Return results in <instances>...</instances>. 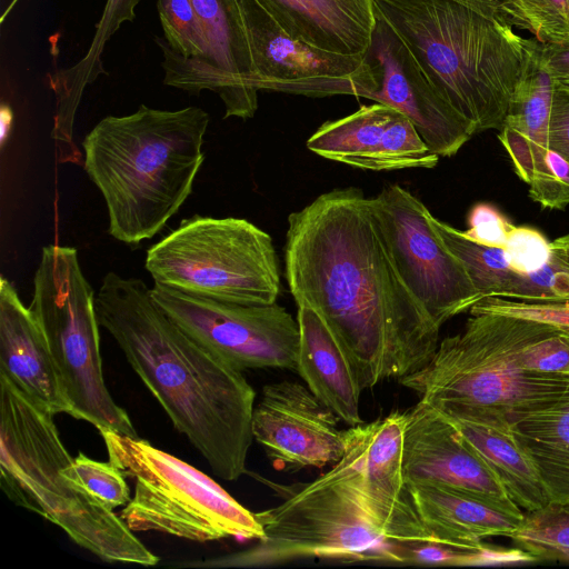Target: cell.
Returning <instances> with one entry per match:
<instances>
[{
	"mask_svg": "<svg viewBox=\"0 0 569 569\" xmlns=\"http://www.w3.org/2000/svg\"><path fill=\"white\" fill-rule=\"evenodd\" d=\"M284 276L349 355L362 390L421 368L439 331L402 281L356 187L323 192L288 217Z\"/></svg>",
	"mask_w": 569,
	"mask_h": 569,
	"instance_id": "obj_1",
	"label": "cell"
},
{
	"mask_svg": "<svg viewBox=\"0 0 569 569\" xmlns=\"http://www.w3.org/2000/svg\"><path fill=\"white\" fill-rule=\"evenodd\" d=\"M96 310L100 327L173 427L217 477L238 480L247 471L256 399L242 371L182 330L140 279L108 272L96 295Z\"/></svg>",
	"mask_w": 569,
	"mask_h": 569,
	"instance_id": "obj_2",
	"label": "cell"
},
{
	"mask_svg": "<svg viewBox=\"0 0 569 569\" xmlns=\"http://www.w3.org/2000/svg\"><path fill=\"white\" fill-rule=\"evenodd\" d=\"M209 114L199 107L139 106L107 116L83 138V169L100 191L108 232L134 246L154 237L188 199L200 167Z\"/></svg>",
	"mask_w": 569,
	"mask_h": 569,
	"instance_id": "obj_3",
	"label": "cell"
},
{
	"mask_svg": "<svg viewBox=\"0 0 569 569\" xmlns=\"http://www.w3.org/2000/svg\"><path fill=\"white\" fill-rule=\"evenodd\" d=\"M445 100L477 132L501 129L530 38L453 0H373Z\"/></svg>",
	"mask_w": 569,
	"mask_h": 569,
	"instance_id": "obj_4",
	"label": "cell"
},
{
	"mask_svg": "<svg viewBox=\"0 0 569 569\" xmlns=\"http://www.w3.org/2000/svg\"><path fill=\"white\" fill-rule=\"evenodd\" d=\"M53 416L0 372V482L8 498L103 561L158 563L121 517L81 485Z\"/></svg>",
	"mask_w": 569,
	"mask_h": 569,
	"instance_id": "obj_5",
	"label": "cell"
},
{
	"mask_svg": "<svg viewBox=\"0 0 569 569\" xmlns=\"http://www.w3.org/2000/svg\"><path fill=\"white\" fill-rule=\"evenodd\" d=\"M537 326L515 316L471 315L423 368L398 380L419 402L446 415H490L512 425L558 401L569 383V375L521 368V348Z\"/></svg>",
	"mask_w": 569,
	"mask_h": 569,
	"instance_id": "obj_6",
	"label": "cell"
},
{
	"mask_svg": "<svg viewBox=\"0 0 569 569\" xmlns=\"http://www.w3.org/2000/svg\"><path fill=\"white\" fill-rule=\"evenodd\" d=\"M256 516L264 535L254 546L179 566L263 568L308 558L398 563L393 541L360 501L355 456L347 443L343 457L328 472Z\"/></svg>",
	"mask_w": 569,
	"mask_h": 569,
	"instance_id": "obj_7",
	"label": "cell"
},
{
	"mask_svg": "<svg viewBox=\"0 0 569 569\" xmlns=\"http://www.w3.org/2000/svg\"><path fill=\"white\" fill-rule=\"evenodd\" d=\"M99 432L109 461L134 479L133 498L120 511L131 531H158L199 542L263 537L256 513L197 468L139 437Z\"/></svg>",
	"mask_w": 569,
	"mask_h": 569,
	"instance_id": "obj_8",
	"label": "cell"
},
{
	"mask_svg": "<svg viewBox=\"0 0 569 569\" xmlns=\"http://www.w3.org/2000/svg\"><path fill=\"white\" fill-rule=\"evenodd\" d=\"M272 238L243 218L193 214L147 251L154 283L208 300L274 303L281 288Z\"/></svg>",
	"mask_w": 569,
	"mask_h": 569,
	"instance_id": "obj_9",
	"label": "cell"
},
{
	"mask_svg": "<svg viewBox=\"0 0 569 569\" xmlns=\"http://www.w3.org/2000/svg\"><path fill=\"white\" fill-rule=\"evenodd\" d=\"M57 368L72 417L100 430L138 437L127 411L111 397L102 371L96 295L76 248H42L29 306Z\"/></svg>",
	"mask_w": 569,
	"mask_h": 569,
	"instance_id": "obj_10",
	"label": "cell"
},
{
	"mask_svg": "<svg viewBox=\"0 0 569 569\" xmlns=\"http://www.w3.org/2000/svg\"><path fill=\"white\" fill-rule=\"evenodd\" d=\"M369 201L398 273L438 329L482 299L432 228L422 201L399 184L385 187Z\"/></svg>",
	"mask_w": 569,
	"mask_h": 569,
	"instance_id": "obj_11",
	"label": "cell"
},
{
	"mask_svg": "<svg viewBox=\"0 0 569 569\" xmlns=\"http://www.w3.org/2000/svg\"><path fill=\"white\" fill-rule=\"evenodd\" d=\"M154 302L190 337L238 370L297 369L298 321L281 306L227 303L154 283Z\"/></svg>",
	"mask_w": 569,
	"mask_h": 569,
	"instance_id": "obj_12",
	"label": "cell"
},
{
	"mask_svg": "<svg viewBox=\"0 0 569 569\" xmlns=\"http://www.w3.org/2000/svg\"><path fill=\"white\" fill-rule=\"evenodd\" d=\"M258 90L371 99L379 74L369 56L343 54L289 34L259 0H239Z\"/></svg>",
	"mask_w": 569,
	"mask_h": 569,
	"instance_id": "obj_13",
	"label": "cell"
},
{
	"mask_svg": "<svg viewBox=\"0 0 569 569\" xmlns=\"http://www.w3.org/2000/svg\"><path fill=\"white\" fill-rule=\"evenodd\" d=\"M207 39L204 54L186 60L174 54L164 38L163 83L190 93L216 92L224 106L223 118L250 119L258 109L257 79L239 0H191Z\"/></svg>",
	"mask_w": 569,
	"mask_h": 569,
	"instance_id": "obj_14",
	"label": "cell"
},
{
	"mask_svg": "<svg viewBox=\"0 0 569 569\" xmlns=\"http://www.w3.org/2000/svg\"><path fill=\"white\" fill-rule=\"evenodd\" d=\"M253 439L277 469L336 465L346 451L338 417L299 382L266 385L254 407Z\"/></svg>",
	"mask_w": 569,
	"mask_h": 569,
	"instance_id": "obj_15",
	"label": "cell"
},
{
	"mask_svg": "<svg viewBox=\"0 0 569 569\" xmlns=\"http://www.w3.org/2000/svg\"><path fill=\"white\" fill-rule=\"evenodd\" d=\"M407 411H393L345 430L351 448L360 501L379 530L392 541H436L423 526L403 470Z\"/></svg>",
	"mask_w": 569,
	"mask_h": 569,
	"instance_id": "obj_16",
	"label": "cell"
},
{
	"mask_svg": "<svg viewBox=\"0 0 569 569\" xmlns=\"http://www.w3.org/2000/svg\"><path fill=\"white\" fill-rule=\"evenodd\" d=\"M368 56L379 74V88L370 100L405 114L438 157L455 156L477 133L473 124L439 93L405 42L378 16Z\"/></svg>",
	"mask_w": 569,
	"mask_h": 569,
	"instance_id": "obj_17",
	"label": "cell"
},
{
	"mask_svg": "<svg viewBox=\"0 0 569 569\" xmlns=\"http://www.w3.org/2000/svg\"><path fill=\"white\" fill-rule=\"evenodd\" d=\"M403 470L407 485L445 486L480 497L509 513L525 515L450 421L421 402L407 411Z\"/></svg>",
	"mask_w": 569,
	"mask_h": 569,
	"instance_id": "obj_18",
	"label": "cell"
},
{
	"mask_svg": "<svg viewBox=\"0 0 569 569\" xmlns=\"http://www.w3.org/2000/svg\"><path fill=\"white\" fill-rule=\"evenodd\" d=\"M0 372L53 415L72 416L48 341L11 282L0 281Z\"/></svg>",
	"mask_w": 569,
	"mask_h": 569,
	"instance_id": "obj_19",
	"label": "cell"
},
{
	"mask_svg": "<svg viewBox=\"0 0 569 569\" xmlns=\"http://www.w3.org/2000/svg\"><path fill=\"white\" fill-rule=\"evenodd\" d=\"M556 80L546 66L541 42L530 38L529 54L513 90L499 140L526 183L540 172L548 150Z\"/></svg>",
	"mask_w": 569,
	"mask_h": 569,
	"instance_id": "obj_20",
	"label": "cell"
},
{
	"mask_svg": "<svg viewBox=\"0 0 569 569\" xmlns=\"http://www.w3.org/2000/svg\"><path fill=\"white\" fill-rule=\"evenodd\" d=\"M297 321L300 340L296 371L338 419L350 427L362 423V388L346 349L313 309L298 306Z\"/></svg>",
	"mask_w": 569,
	"mask_h": 569,
	"instance_id": "obj_21",
	"label": "cell"
},
{
	"mask_svg": "<svg viewBox=\"0 0 569 569\" xmlns=\"http://www.w3.org/2000/svg\"><path fill=\"white\" fill-rule=\"evenodd\" d=\"M292 37L343 54L368 56L377 26L373 0H259Z\"/></svg>",
	"mask_w": 569,
	"mask_h": 569,
	"instance_id": "obj_22",
	"label": "cell"
},
{
	"mask_svg": "<svg viewBox=\"0 0 569 569\" xmlns=\"http://www.w3.org/2000/svg\"><path fill=\"white\" fill-rule=\"evenodd\" d=\"M407 486L423 526L439 542L472 546L488 537H509L525 516L509 513L480 497L445 486Z\"/></svg>",
	"mask_w": 569,
	"mask_h": 569,
	"instance_id": "obj_23",
	"label": "cell"
},
{
	"mask_svg": "<svg viewBox=\"0 0 569 569\" xmlns=\"http://www.w3.org/2000/svg\"><path fill=\"white\" fill-rule=\"evenodd\" d=\"M140 0H107L87 53L73 66L48 76L56 104L51 138L58 163L82 164L83 153L74 141V121L83 92L99 76L107 74L101 56L111 36L136 18Z\"/></svg>",
	"mask_w": 569,
	"mask_h": 569,
	"instance_id": "obj_24",
	"label": "cell"
},
{
	"mask_svg": "<svg viewBox=\"0 0 569 569\" xmlns=\"http://www.w3.org/2000/svg\"><path fill=\"white\" fill-rule=\"evenodd\" d=\"M441 413L485 461L519 508L533 511L550 502L539 472L510 422L490 415Z\"/></svg>",
	"mask_w": 569,
	"mask_h": 569,
	"instance_id": "obj_25",
	"label": "cell"
},
{
	"mask_svg": "<svg viewBox=\"0 0 569 569\" xmlns=\"http://www.w3.org/2000/svg\"><path fill=\"white\" fill-rule=\"evenodd\" d=\"M535 463L550 502L569 506V383L558 401L511 425Z\"/></svg>",
	"mask_w": 569,
	"mask_h": 569,
	"instance_id": "obj_26",
	"label": "cell"
},
{
	"mask_svg": "<svg viewBox=\"0 0 569 569\" xmlns=\"http://www.w3.org/2000/svg\"><path fill=\"white\" fill-rule=\"evenodd\" d=\"M398 110L375 102L322 123L307 140L313 153L351 167L377 171L383 134Z\"/></svg>",
	"mask_w": 569,
	"mask_h": 569,
	"instance_id": "obj_27",
	"label": "cell"
},
{
	"mask_svg": "<svg viewBox=\"0 0 569 569\" xmlns=\"http://www.w3.org/2000/svg\"><path fill=\"white\" fill-rule=\"evenodd\" d=\"M430 222L448 249L462 262L481 298L513 297L521 273L512 269L502 247L479 243L432 213Z\"/></svg>",
	"mask_w": 569,
	"mask_h": 569,
	"instance_id": "obj_28",
	"label": "cell"
},
{
	"mask_svg": "<svg viewBox=\"0 0 569 569\" xmlns=\"http://www.w3.org/2000/svg\"><path fill=\"white\" fill-rule=\"evenodd\" d=\"M398 563L431 566H492L533 562L537 559L520 548H503L479 542L456 546L439 541H393Z\"/></svg>",
	"mask_w": 569,
	"mask_h": 569,
	"instance_id": "obj_29",
	"label": "cell"
},
{
	"mask_svg": "<svg viewBox=\"0 0 569 569\" xmlns=\"http://www.w3.org/2000/svg\"><path fill=\"white\" fill-rule=\"evenodd\" d=\"M509 538L537 560L569 562V506L549 502L527 511Z\"/></svg>",
	"mask_w": 569,
	"mask_h": 569,
	"instance_id": "obj_30",
	"label": "cell"
},
{
	"mask_svg": "<svg viewBox=\"0 0 569 569\" xmlns=\"http://www.w3.org/2000/svg\"><path fill=\"white\" fill-rule=\"evenodd\" d=\"M498 19L541 42L569 41V0H507Z\"/></svg>",
	"mask_w": 569,
	"mask_h": 569,
	"instance_id": "obj_31",
	"label": "cell"
},
{
	"mask_svg": "<svg viewBox=\"0 0 569 569\" xmlns=\"http://www.w3.org/2000/svg\"><path fill=\"white\" fill-rule=\"evenodd\" d=\"M157 8L170 50L186 60L200 59L207 39L191 0H158Z\"/></svg>",
	"mask_w": 569,
	"mask_h": 569,
	"instance_id": "obj_32",
	"label": "cell"
},
{
	"mask_svg": "<svg viewBox=\"0 0 569 569\" xmlns=\"http://www.w3.org/2000/svg\"><path fill=\"white\" fill-rule=\"evenodd\" d=\"M522 369L547 375H569V332L538 321L520 351Z\"/></svg>",
	"mask_w": 569,
	"mask_h": 569,
	"instance_id": "obj_33",
	"label": "cell"
},
{
	"mask_svg": "<svg viewBox=\"0 0 569 569\" xmlns=\"http://www.w3.org/2000/svg\"><path fill=\"white\" fill-rule=\"evenodd\" d=\"M73 467L84 489L107 508L114 510L131 500L126 475L111 461H97L79 452Z\"/></svg>",
	"mask_w": 569,
	"mask_h": 569,
	"instance_id": "obj_34",
	"label": "cell"
},
{
	"mask_svg": "<svg viewBox=\"0 0 569 569\" xmlns=\"http://www.w3.org/2000/svg\"><path fill=\"white\" fill-rule=\"evenodd\" d=\"M476 313H500L532 319L556 326L569 332V301H528L488 297L477 301L469 310Z\"/></svg>",
	"mask_w": 569,
	"mask_h": 569,
	"instance_id": "obj_35",
	"label": "cell"
},
{
	"mask_svg": "<svg viewBox=\"0 0 569 569\" xmlns=\"http://www.w3.org/2000/svg\"><path fill=\"white\" fill-rule=\"evenodd\" d=\"M528 186L530 197L541 207L566 208L569 204V160L550 148L541 171Z\"/></svg>",
	"mask_w": 569,
	"mask_h": 569,
	"instance_id": "obj_36",
	"label": "cell"
},
{
	"mask_svg": "<svg viewBox=\"0 0 569 569\" xmlns=\"http://www.w3.org/2000/svg\"><path fill=\"white\" fill-rule=\"evenodd\" d=\"M503 249L512 269L521 274L537 272L552 258L551 242L531 227L513 226Z\"/></svg>",
	"mask_w": 569,
	"mask_h": 569,
	"instance_id": "obj_37",
	"label": "cell"
},
{
	"mask_svg": "<svg viewBox=\"0 0 569 569\" xmlns=\"http://www.w3.org/2000/svg\"><path fill=\"white\" fill-rule=\"evenodd\" d=\"M511 299L528 301H569V268L556 259L537 272L521 274Z\"/></svg>",
	"mask_w": 569,
	"mask_h": 569,
	"instance_id": "obj_38",
	"label": "cell"
},
{
	"mask_svg": "<svg viewBox=\"0 0 569 569\" xmlns=\"http://www.w3.org/2000/svg\"><path fill=\"white\" fill-rule=\"evenodd\" d=\"M465 233L472 240L492 247H505L513 224L496 207L480 202L472 207Z\"/></svg>",
	"mask_w": 569,
	"mask_h": 569,
	"instance_id": "obj_39",
	"label": "cell"
},
{
	"mask_svg": "<svg viewBox=\"0 0 569 569\" xmlns=\"http://www.w3.org/2000/svg\"><path fill=\"white\" fill-rule=\"evenodd\" d=\"M549 141L550 148L569 160V91L558 83L551 103Z\"/></svg>",
	"mask_w": 569,
	"mask_h": 569,
	"instance_id": "obj_40",
	"label": "cell"
},
{
	"mask_svg": "<svg viewBox=\"0 0 569 569\" xmlns=\"http://www.w3.org/2000/svg\"><path fill=\"white\" fill-rule=\"evenodd\" d=\"M541 42V41H540ZM546 66L558 83L569 82V41L541 42Z\"/></svg>",
	"mask_w": 569,
	"mask_h": 569,
	"instance_id": "obj_41",
	"label": "cell"
},
{
	"mask_svg": "<svg viewBox=\"0 0 569 569\" xmlns=\"http://www.w3.org/2000/svg\"><path fill=\"white\" fill-rule=\"evenodd\" d=\"M460 2L487 17L497 18L507 0H453Z\"/></svg>",
	"mask_w": 569,
	"mask_h": 569,
	"instance_id": "obj_42",
	"label": "cell"
},
{
	"mask_svg": "<svg viewBox=\"0 0 569 569\" xmlns=\"http://www.w3.org/2000/svg\"><path fill=\"white\" fill-rule=\"evenodd\" d=\"M12 120L13 113L10 106L7 103H2L0 108V141L2 147L9 138L12 127Z\"/></svg>",
	"mask_w": 569,
	"mask_h": 569,
	"instance_id": "obj_43",
	"label": "cell"
},
{
	"mask_svg": "<svg viewBox=\"0 0 569 569\" xmlns=\"http://www.w3.org/2000/svg\"><path fill=\"white\" fill-rule=\"evenodd\" d=\"M551 249L553 257L569 268V234L553 240Z\"/></svg>",
	"mask_w": 569,
	"mask_h": 569,
	"instance_id": "obj_44",
	"label": "cell"
},
{
	"mask_svg": "<svg viewBox=\"0 0 569 569\" xmlns=\"http://www.w3.org/2000/svg\"><path fill=\"white\" fill-rule=\"evenodd\" d=\"M19 0H11V2L8 4V7L4 9L3 13L0 17V23H3V21L8 18V16L11 13V11L14 9Z\"/></svg>",
	"mask_w": 569,
	"mask_h": 569,
	"instance_id": "obj_45",
	"label": "cell"
},
{
	"mask_svg": "<svg viewBox=\"0 0 569 569\" xmlns=\"http://www.w3.org/2000/svg\"><path fill=\"white\" fill-rule=\"evenodd\" d=\"M558 83V82H557ZM561 88L569 91V82L568 83H558Z\"/></svg>",
	"mask_w": 569,
	"mask_h": 569,
	"instance_id": "obj_46",
	"label": "cell"
}]
</instances>
